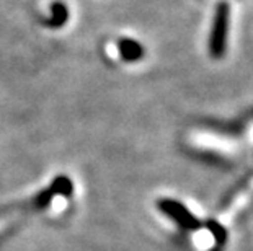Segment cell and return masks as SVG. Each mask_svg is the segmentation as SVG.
<instances>
[{
	"mask_svg": "<svg viewBox=\"0 0 253 251\" xmlns=\"http://www.w3.org/2000/svg\"><path fill=\"white\" fill-rule=\"evenodd\" d=\"M52 17L46 21L47 26H51V28H57V26H62L64 23L67 21L69 18V12H67V7L61 2H56L52 5Z\"/></svg>",
	"mask_w": 253,
	"mask_h": 251,
	"instance_id": "277c9868",
	"label": "cell"
},
{
	"mask_svg": "<svg viewBox=\"0 0 253 251\" xmlns=\"http://www.w3.org/2000/svg\"><path fill=\"white\" fill-rule=\"evenodd\" d=\"M230 7L227 2H220L214 12V20L209 35V54L212 59H222L227 49Z\"/></svg>",
	"mask_w": 253,
	"mask_h": 251,
	"instance_id": "6da1fadb",
	"label": "cell"
},
{
	"mask_svg": "<svg viewBox=\"0 0 253 251\" xmlns=\"http://www.w3.org/2000/svg\"><path fill=\"white\" fill-rule=\"evenodd\" d=\"M211 228H212L214 235H216V240L219 238V242H224V240H225V232H224V228L220 227V225H217V223H214V222H211Z\"/></svg>",
	"mask_w": 253,
	"mask_h": 251,
	"instance_id": "5b68a950",
	"label": "cell"
},
{
	"mask_svg": "<svg viewBox=\"0 0 253 251\" xmlns=\"http://www.w3.org/2000/svg\"><path fill=\"white\" fill-rule=\"evenodd\" d=\"M159 209L162 211L165 215H169L171 220H175L180 227L186 228V230H198L201 227L199 218L195 217L188 211L186 206H183L181 202L173 201V199H160L157 202Z\"/></svg>",
	"mask_w": 253,
	"mask_h": 251,
	"instance_id": "7a4b0ae2",
	"label": "cell"
},
{
	"mask_svg": "<svg viewBox=\"0 0 253 251\" xmlns=\"http://www.w3.org/2000/svg\"><path fill=\"white\" fill-rule=\"evenodd\" d=\"M118 47H120L121 57L125 59V61H127V62L139 61V59L144 57V47L134 39H129V38L120 39V42H118Z\"/></svg>",
	"mask_w": 253,
	"mask_h": 251,
	"instance_id": "3957f363",
	"label": "cell"
}]
</instances>
